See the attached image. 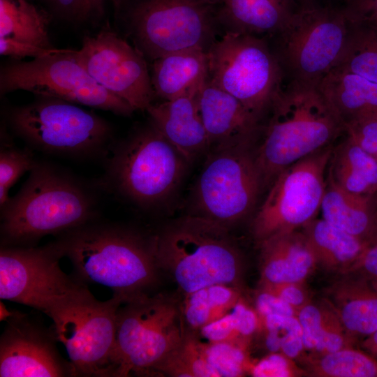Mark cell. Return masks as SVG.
<instances>
[{
    "label": "cell",
    "mask_w": 377,
    "mask_h": 377,
    "mask_svg": "<svg viewBox=\"0 0 377 377\" xmlns=\"http://www.w3.org/2000/svg\"><path fill=\"white\" fill-rule=\"evenodd\" d=\"M198 346L209 364L219 377H239L249 373L253 361L248 348L231 343H204L198 339Z\"/></svg>",
    "instance_id": "cell-36"
},
{
    "label": "cell",
    "mask_w": 377,
    "mask_h": 377,
    "mask_svg": "<svg viewBox=\"0 0 377 377\" xmlns=\"http://www.w3.org/2000/svg\"><path fill=\"white\" fill-rule=\"evenodd\" d=\"M333 147L302 158L274 179L252 222V233L258 242L276 233L302 228L315 219L320 209Z\"/></svg>",
    "instance_id": "cell-14"
},
{
    "label": "cell",
    "mask_w": 377,
    "mask_h": 377,
    "mask_svg": "<svg viewBox=\"0 0 377 377\" xmlns=\"http://www.w3.org/2000/svg\"><path fill=\"white\" fill-rule=\"evenodd\" d=\"M54 241L0 250V298L37 309L52 321L95 299L84 283L66 274Z\"/></svg>",
    "instance_id": "cell-6"
},
{
    "label": "cell",
    "mask_w": 377,
    "mask_h": 377,
    "mask_svg": "<svg viewBox=\"0 0 377 377\" xmlns=\"http://www.w3.org/2000/svg\"><path fill=\"white\" fill-rule=\"evenodd\" d=\"M344 274L328 288L326 300L352 337L365 339L377 331V286L360 274Z\"/></svg>",
    "instance_id": "cell-22"
},
{
    "label": "cell",
    "mask_w": 377,
    "mask_h": 377,
    "mask_svg": "<svg viewBox=\"0 0 377 377\" xmlns=\"http://www.w3.org/2000/svg\"><path fill=\"white\" fill-rule=\"evenodd\" d=\"M255 309L259 317L267 315L297 316L298 311L277 296L259 288L255 296Z\"/></svg>",
    "instance_id": "cell-42"
},
{
    "label": "cell",
    "mask_w": 377,
    "mask_h": 377,
    "mask_svg": "<svg viewBox=\"0 0 377 377\" xmlns=\"http://www.w3.org/2000/svg\"><path fill=\"white\" fill-rule=\"evenodd\" d=\"M254 146L211 149L191 194L192 215L229 227L254 209L263 189Z\"/></svg>",
    "instance_id": "cell-12"
},
{
    "label": "cell",
    "mask_w": 377,
    "mask_h": 377,
    "mask_svg": "<svg viewBox=\"0 0 377 377\" xmlns=\"http://www.w3.org/2000/svg\"><path fill=\"white\" fill-rule=\"evenodd\" d=\"M97 207L84 184L37 161L19 191L1 208V246H34L46 235H59L94 221Z\"/></svg>",
    "instance_id": "cell-3"
},
{
    "label": "cell",
    "mask_w": 377,
    "mask_h": 377,
    "mask_svg": "<svg viewBox=\"0 0 377 377\" xmlns=\"http://www.w3.org/2000/svg\"><path fill=\"white\" fill-rule=\"evenodd\" d=\"M299 6L313 4L312 0H295Z\"/></svg>",
    "instance_id": "cell-46"
},
{
    "label": "cell",
    "mask_w": 377,
    "mask_h": 377,
    "mask_svg": "<svg viewBox=\"0 0 377 377\" xmlns=\"http://www.w3.org/2000/svg\"><path fill=\"white\" fill-rule=\"evenodd\" d=\"M320 209L326 221L370 244L377 229L376 195L350 193L326 179Z\"/></svg>",
    "instance_id": "cell-24"
},
{
    "label": "cell",
    "mask_w": 377,
    "mask_h": 377,
    "mask_svg": "<svg viewBox=\"0 0 377 377\" xmlns=\"http://www.w3.org/2000/svg\"><path fill=\"white\" fill-rule=\"evenodd\" d=\"M351 27L345 8L299 6L277 33L267 38L284 80L318 84L338 64Z\"/></svg>",
    "instance_id": "cell-8"
},
{
    "label": "cell",
    "mask_w": 377,
    "mask_h": 377,
    "mask_svg": "<svg viewBox=\"0 0 377 377\" xmlns=\"http://www.w3.org/2000/svg\"><path fill=\"white\" fill-rule=\"evenodd\" d=\"M260 318V330L270 353H281L291 359L302 357L305 351L302 330L297 316L267 315Z\"/></svg>",
    "instance_id": "cell-35"
},
{
    "label": "cell",
    "mask_w": 377,
    "mask_h": 377,
    "mask_svg": "<svg viewBox=\"0 0 377 377\" xmlns=\"http://www.w3.org/2000/svg\"><path fill=\"white\" fill-rule=\"evenodd\" d=\"M259 288L277 296L297 309L298 312L311 302L304 282H285L264 285L259 286Z\"/></svg>",
    "instance_id": "cell-41"
},
{
    "label": "cell",
    "mask_w": 377,
    "mask_h": 377,
    "mask_svg": "<svg viewBox=\"0 0 377 377\" xmlns=\"http://www.w3.org/2000/svg\"><path fill=\"white\" fill-rule=\"evenodd\" d=\"M345 10L354 22L377 25V0H352Z\"/></svg>",
    "instance_id": "cell-44"
},
{
    "label": "cell",
    "mask_w": 377,
    "mask_h": 377,
    "mask_svg": "<svg viewBox=\"0 0 377 377\" xmlns=\"http://www.w3.org/2000/svg\"><path fill=\"white\" fill-rule=\"evenodd\" d=\"M204 1H205L206 2L212 5L219 6L223 3L224 0H204Z\"/></svg>",
    "instance_id": "cell-47"
},
{
    "label": "cell",
    "mask_w": 377,
    "mask_h": 377,
    "mask_svg": "<svg viewBox=\"0 0 377 377\" xmlns=\"http://www.w3.org/2000/svg\"><path fill=\"white\" fill-rule=\"evenodd\" d=\"M208 78L207 52L186 50L152 61L151 80L156 94L163 101L198 89Z\"/></svg>",
    "instance_id": "cell-25"
},
{
    "label": "cell",
    "mask_w": 377,
    "mask_h": 377,
    "mask_svg": "<svg viewBox=\"0 0 377 377\" xmlns=\"http://www.w3.org/2000/svg\"><path fill=\"white\" fill-rule=\"evenodd\" d=\"M124 300L94 299L53 321L57 341L66 348L71 376H116L117 313Z\"/></svg>",
    "instance_id": "cell-15"
},
{
    "label": "cell",
    "mask_w": 377,
    "mask_h": 377,
    "mask_svg": "<svg viewBox=\"0 0 377 377\" xmlns=\"http://www.w3.org/2000/svg\"><path fill=\"white\" fill-rule=\"evenodd\" d=\"M53 15L31 0H0V54L14 60L57 51L49 36Z\"/></svg>",
    "instance_id": "cell-19"
},
{
    "label": "cell",
    "mask_w": 377,
    "mask_h": 377,
    "mask_svg": "<svg viewBox=\"0 0 377 377\" xmlns=\"http://www.w3.org/2000/svg\"><path fill=\"white\" fill-rule=\"evenodd\" d=\"M259 244V286L304 282L317 265L302 231L276 233Z\"/></svg>",
    "instance_id": "cell-21"
},
{
    "label": "cell",
    "mask_w": 377,
    "mask_h": 377,
    "mask_svg": "<svg viewBox=\"0 0 377 377\" xmlns=\"http://www.w3.org/2000/svg\"><path fill=\"white\" fill-rule=\"evenodd\" d=\"M51 14L74 24H97L105 14V0H40Z\"/></svg>",
    "instance_id": "cell-38"
},
{
    "label": "cell",
    "mask_w": 377,
    "mask_h": 377,
    "mask_svg": "<svg viewBox=\"0 0 377 377\" xmlns=\"http://www.w3.org/2000/svg\"><path fill=\"white\" fill-rule=\"evenodd\" d=\"M156 263L185 294L213 285L239 288L243 260L228 228L188 215L152 237Z\"/></svg>",
    "instance_id": "cell-4"
},
{
    "label": "cell",
    "mask_w": 377,
    "mask_h": 377,
    "mask_svg": "<svg viewBox=\"0 0 377 377\" xmlns=\"http://www.w3.org/2000/svg\"><path fill=\"white\" fill-rule=\"evenodd\" d=\"M327 180L350 193L376 195L377 159L351 138L334 146Z\"/></svg>",
    "instance_id": "cell-27"
},
{
    "label": "cell",
    "mask_w": 377,
    "mask_h": 377,
    "mask_svg": "<svg viewBox=\"0 0 377 377\" xmlns=\"http://www.w3.org/2000/svg\"><path fill=\"white\" fill-rule=\"evenodd\" d=\"M49 332L24 315L10 318L0 339L1 377L71 376L70 363L59 355Z\"/></svg>",
    "instance_id": "cell-17"
},
{
    "label": "cell",
    "mask_w": 377,
    "mask_h": 377,
    "mask_svg": "<svg viewBox=\"0 0 377 377\" xmlns=\"http://www.w3.org/2000/svg\"><path fill=\"white\" fill-rule=\"evenodd\" d=\"M208 80L263 119L284 82L266 37L225 32L207 51Z\"/></svg>",
    "instance_id": "cell-11"
},
{
    "label": "cell",
    "mask_w": 377,
    "mask_h": 377,
    "mask_svg": "<svg viewBox=\"0 0 377 377\" xmlns=\"http://www.w3.org/2000/svg\"><path fill=\"white\" fill-rule=\"evenodd\" d=\"M78 62L91 77L135 110H147L156 96L144 55L124 38L109 29L86 36Z\"/></svg>",
    "instance_id": "cell-16"
},
{
    "label": "cell",
    "mask_w": 377,
    "mask_h": 377,
    "mask_svg": "<svg viewBox=\"0 0 377 377\" xmlns=\"http://www.w3.org/2000/svg\"><path fill=\"white\" fill-rule=\"evenodd\" d=\"M249 374L255 377H298L309 376L305 369L300 367L295 360L281 353H270L254 362Z\"/></svg>",
    "instance_id": "cell-39"
},
{
    "label": "cell",
    "mask_w": 377,
    "mask_h": 377,
    "mask_svg": "<svg viewBox=\"0 0 377 377\" xmlns=\"http://www.w3.org/2000/svg\"><path fill=\"white\" fill-rule=\"evenodd\" d=\"M318 88L343 124L377 113V84L334 67L318 82Z\"/></svg>",
    "instance_id": "cell-26"
},
{
    "label": "cell",
    "mask_w": 377,
    "mask_h": 377,
    "mask_svg": "<svg viewBox=\"0 0 377 377\" xmlns=\"http://www.w3.org/2000/svg\"><path fill=\"white\" fill-rule=\"evenodd\" d=\"M297 318L302 330L305 351H309L311 356L353 347L356 341L347 332L327 300L309 302L299 311Z\"/></svg>",
    "instance_id": "cell-29"
},
{
    "label": "cell",
    "mask_w": 377,
    "mask_h": 377,
    "mask_svg": "<svg viewBox=\"0 0 377 377\" xmlns=\"http://www.w3.org/2000/svg\"><path fill=\"white\" fill-rule=\"evenodd\" d=\"M190 163L151 122L112 151L104 184L142 207L166 200Z\"/></svg>",
    "instance_id": "cell-7"
},
{
    "label": "cell",
    "mask_w": 377,
    "mask_h": 377,
    "mask_svg": "<svg viewBox=\"0 0 377 377\" xmlns=\"http://www.w3.org/2000/svg\"><path fill=\"white\" fill-rule=\"evenodd\" d=\"M317 265L343 274L360 257L369 243L332 225L313 219L302 228Z\"/></svg>",
    "instance_id": "cell-28"
},
{
    "label": "cell",
    "mask_w": 377,
    "mask_h": 377,
    "mask_svg": "<svg viewBox=\"0 0 377 377\" xmlns=\"http://www.w3.org/2000/svg\"><path fill=\"white\" fill-rule=\"evenodd\" d=\"M241 298L239 288L227 285L209 286L185 294L180 306L186 331L197 333L221 318Z\"/></svg>",
    "instance_id": "cell-30"
},
{
    "label": "cell",
    "mask_w": 377,
    "mask_h": 377,
    "mask_svg": "<svg viewBox=\"0 0 377 377\" xmlns=\"http://www.w3.org/2000/svg\"><path fill=\"white\" fill-rule=\"evenodd\" d=\"M263 123L255 160L263 188L292 164L333 145L345 126L318 84L285 80Z\"/></svg>",
    "instance_id": "cell-1"
},
{
    "label": "cell",
    "mask_w": 377,
    "mask_h": 377,
    "mask_svg": "<svg viewBox=\"0 0 377 377\" xmlns=\"http://www.w3.org/2000/svg\"><path fill=\"white\" fill-rule=\"evenodd\" d=\"M335 67L377 84V34L375 30L352 21L346 47Z\"/></svg>",
    "instance_id": "cell-32"
},
{
    "label": "cell",
    "mask_w": 377,
    "mask_h": 377,
    "mask_svg": "<svg viewBox=\"0 0 377 377\" xmlns=\"http://www.w3.org/2000/svg\"><path fill=\"white\" fill-rule=\"evenodd\" d=\"M347 273L363 276L377 286V244L369 245L343 274Z\"/></svg>",
    "instance_id": "cell-43"
},
{
    "label": "cell",
    "mask_w": 377,
    "mask_h": 377,
    "mask_svg": "<svg viewBox=\"0 0 377 377\" xmlns=\"http://www.w3.org/2000/svg\"><path fill=\"white\" fill-rule=\"evenodd\" d=\"M197 102L210 149L255 146L261 134L263 120L239 100L210 83L207 78L197 92Z\"/></svg>",
    "instance_id": "cell-18"
},
{
    "label": "cell",
    "mask_w": 377,
    "mask_h": 377,
    "mask_svg": "<svg viewBox=\"0 0 377 377\" xmlns=\"http://www.w3.org/2000/svg\"><path fill=\"white\" fill-rule=\"evenodd\" d=\"M8 113L13 131L37 150L60 155L92 157L112 149V129L104 119L75 103L38 97Z\"/></svg>",
    "instance_id": "cell-9"
},
{
    "label": "cell",
    "mask_w": 377,
    "mask_h": 377,
    "mask_svg": "<svg viewBox=\"0 0 377 377\" xmlns=\"http://www.w3.org/2000/svg\"><path fill=\"white\" fill-rule=\"evenodd\" d=\"M117 28L146 59L207 52L223 34L218 6L204 0H110Z\"/></svg>",
    "instance_id": "cell-5"
},
{
    "label": "cell",
    "mask_w": 377,
    "mask_h": 377,
    "mask_svg": "<svg viewBox=\"0 0 377 377\" xmlns=\"http://www.w3.org/2000/svg\"><path fill=\"white\" fill-rule=\"evenodd\" d=\"M259 328L260 318L256 309L241 298L229 313L204 326L198 332L208 342L231 343L248 348Z\"/></svg>",
    "instance_id": "cell-33"
},
{
    "label": "cell",
    "mask_w": 377,
    "mask_h": 377,
    "mask_svg": "<svg viewBox=\"0 0 377 377\" xmlns=\"http://www.w3.org/2000/svg\"><path fill=\"white\" fill-rule=\"evenodd\" d=\"M369 27H371V26H369ZM371 27L375 30V31H376V33L377 34V25L371 26Z\"/></svg>",
    "instance_id": "cell-49"
},
{
    "label": "cell",
    "mask_w": 377,
    "mask_h": 377,
    "mask_svg": "<svg viewBox=\"0 0 377 377\" xmlns=\"http://www.w3.org/2000/svg\"><path fill=\"white\" fill-rule=\"evenodd\" d=\"M124 304L117 313L116 376L151 374L185 339L180 303L162 294H147Z\"/></svg>",
    "instance_id": "cell-10"
},
{
    "label": "cell",
    "mask_w": 377,
    "mask_h": 377,
    "mask_svg": "<svg viewBox=\"0 0 377 377\" xmlns=\"http://www.w3.org/2000/svg\"><path fill=\"white\" fill-rule=\"evenodd\" d=\"M295 0H224L218 6L223 34L236 32L269 38L288 21Z\"/></svg>",
    "instance_id": "cell-23"
},
{
    "label": "cell",
    "mask_w": 377,
    "mask_h": 377,
    "mask_svg": "<svg viewBox=\"0 0 377 377\" xmlns=\"http://www.w3.org/2000/svg\"><path fill=\"white\" fill-rule=\"evenodd\" d=\"M309 376L316 377H377V358L353 347L304 357Z\"/></svg>",
    "instance_id": "cell-31"
},
{
    "label": "cell",
    "mask_w": 377,
    "mask_h": 377,
    "mask_svg": "<svg viewBox=\"0 0 377 377\" xmlns=\"http://www.w3.org/2000/svg\"><path fill=\"white\" fill-rule=\"evenodd\" d=\"M344 126L346 135L377 159V113L352 120Z\"/></svg>",
    "instance_id": "cell-40"
},
{
    "label": "cell",
    "mask_w": 377,
    "mask_h": 377,
    "mask_svg": "<svg viewBox=\"0 0 377 377\" xmlns=\"http://www.w3.org/2000/svg\"><path fill=\"white\" fill-rule=\"evenodd\" d=\"M17 90L119 115L130 116L134 111L128 103L97 83L78 62L72 50L59 49L31 61L14 60L2 66L1 94Z\"/></svg>",
    "instance_id": "cell-13"
},
{
    "label": "cell",
    "mask_w": 377,
    "mask_h": 377,
    "mask_svg": "<svg viewBox=\"0 0 377 377\" xmlns=\"http://www.w3.org/2000/svg\"><path fill=\"white\" fill-rule=\"evenodd\" d=\"M377 244V229H376V232H375V233H374V236H373V237H372V239H371V240L370 242L369 245H371V244Z\"/></svg>",
    "instance_id": "cell-48"
},
{
    "label": "cell",
    "mask_w": 377,
    "mask_h": 377,
    "mask_svg": "<svg viewBox=\"0 0 377 377\" xmlns=\"http://www.w3.org/2000/svg\"><path fill=\"white\" fill-rule=\"evenodd\" d=\"M198 89L152 103L146 110L151 122L189 163L211 147L198 109Z\"/></svg>",
    "instance_id": "cell-20"
},
{
    "label": "cell",
    "mask_w": 377,
    "mask_h": 377,
    "mask_svg": "<svg viewBox=\"0 0 377 377\" xmlns=\"http://www.w3.org/2000/svg\"><path fill=\"white\" fill-rule=\"evenodd\" d=\"M54 242L77 279L110 288L124 303L147 295L157 281L152 237L94 221L59 235Z\"/></svg>",
    "instance_id": "cell-2"
},
{
    "label": "cell",
    "mask_w": 377,
    "mask_h": 377,
    "mask_svg": "<svg viewBox=\"0 0 377 377\" xmlns=\"http://www.w3.org/2000/svg\"><path fill=\"white\" fill-rule=\"evenodd\" d=\"M152 373L181 377H219L203 355L196 334L188 331L182 344L158 364Z\"/></svg>",
    "instance_id": "cell-34"
},
{
    "label": "cell",
    "mask_w": 377,
    "mask_h": 377,
    "mask_svg": "<svg viewBox=\"0 0 377 377\" xmlns=\"http://www.w3.org/2000/svg\"><path fill=\"white\" fill-rule=\"evenodd\" d=\"M362 346L370 355L377 358V331L364 339Z\"/></svg>",
    "instance_id": "cell-45"
},
{
    "label": "cell",
    "mask_w": 377,
    "mask_h": 377,
    "mask_svg": "<svg viewBox=\"0 0 377 377\" xmlns=\"http://www.w3.org/2000/svg\"><path fill=\"white\" fill-rule=\"evenodd\" d=\"M37 161L30 149L5 147L0 152V207L9 199L10 187L26 172H29Z\"/></svg>",
    "instance_id": "cell-37"
}]
</instances>
